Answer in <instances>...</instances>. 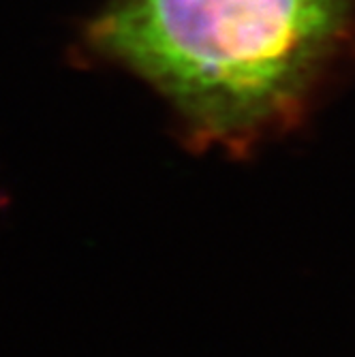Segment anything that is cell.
I'll use <instances>...</instances> for the list:
<instances>
[{
	"label": "cell",
	"instance_id": "obj_1",
	"mask_svg": "<svg viewBox=\"0 0 355 357\" xmlns=\"http://www.w3.org/2000/svg\"><path fill=\"white\" fill-rule=\"evenodd\" d=\"M84 43L148 84L192 150L242 156L304 120L355 50V0H105Z\"/></svg>",
	"mask_w": 355,
	"mask_h": 357
}]
</instances>
